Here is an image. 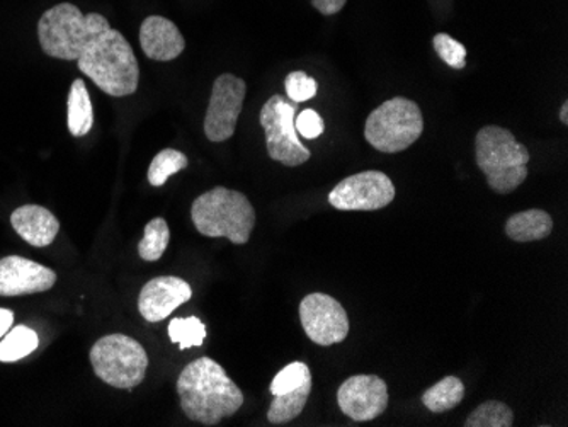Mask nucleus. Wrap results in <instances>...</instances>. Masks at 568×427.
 Returning a JSON list of instances; mask_svg holds the SVG:
<instances>
[{
  "label": "nucleus",
  "mask_w": 568,
  "mask_h": 427,
  "mask_svg": "<svg viewBox=\"0 0 568 427\" xmlns=\"http://www.w3.org/2000/svg\"><path fill=\"white\" fill-rule=\"evenodd\" d=\"M191 285L178 276H159L150 279L139 296V311L146 322H161L178 307L190 302Z\"/></svg>",
  "instance_id": "obj_14"
},
{
  "label": "nucleus",
  "mask_w": 568,
  "mask_h": 427,
  "mask_svg": "<svg viewBox=\"0 0 568 427\" xmlns=\"http://www.w3.org/2000/svg\"><path fill=\"white\" fill-rule=\"evenodd\" d=\"M337 404L349 419L368 423L388 407V387L376 375H354L341 384Z\"/></svg>",
  "instance_id": "obj_12"
},
{
  "label": "nucleus",
  "mask_w": 568,
  "mask_h": 427,
  "mask_svg": "<svg viewBox=\"0 0 568 427\" xmlns=\"http://www.w3.org/2000/svg\"><path fill=\"white\" fill-rule=\"evenodd\" d=\"M57 283V273L24 257L0 260V296L33 295L48 292Z\"/></svg>",
  "instance_id": "obj_13"
},
{
  "label": "nucleus",
  "mask_w": 568,
  "mask_h": 427,
  "mask_svg": "<svg viewBox=\"0 0 568 427\" xmlns=\"http://www.w3.org/2000/svg\"><path fill=\"white\" fill-rule=\"evenodd\" d=\"M514 413L504 401L487 400L465 420V427H510Z\"/></svg>",
  "instance_id": "obj_24"
},
{
  "label": "nucleus",
  "mask_w": 568,
  "mask_h": 427,
  "mask_svg": "<svg viewBox=\"0 0 568 427\" xmlns=\"http://www.w3.org/2000/svg\"><path fill=\"white\" fill-rule=\"evenodd\" d=\"M296 108L281 95L267 99L260 121L266 132L267 155L288 167L310 161V150L300 142L295 126Z\"/></svg>",
  "instance_id": "obj_8"
},
{
  "label": "nucleus",
  "mask_w": 568,
  "mask_h": 427,
  "mask_svg": "<svg viewBox=\"0 0 568 427\" xmlns=\"http://www.w3.org/2000/svg\"><path fill=\"white\" fill-rule=\"evenodd\" d=\"M296 132L303 136V139L314 140L324 133V120L321 114L314 110H305L295 118Z\"/></svg>",
  "instance_id": "obj_29"
},
{
  "label": "nucleus",
  "mask_w": 568,
  "mask_h": 427,
  "mask_svg": "<svg viewBox=\"0 0 568 427\" xmlns=\"http://www.w3.org/2000/svg\"><path fill=\"white\" fill-rule=\"evenodd\" d=\"M306 380H312L308 366L302 362L292 363L274 376L270 390L273 395L286 394V392L296 390Z\"/></svg>",
  "instance_id": "obj_26"
},
{
  "label": "nucleus",
  "mask_w": 568,
  "mask_h": 427,
  "mask_svg": "<svg viewBox=\"0 0 568 427\" xmlns=\"http://www.w3.org/2000/svg\"><path fill=\"white\" fill-rule=\"evenodd\" d=\"M12 322H14V314L6 308H0V337H4L9 333Z\"/></svg>",
  "instance_id": "obj_31"
},
{
  "label": "nucleus",
  "mask_w": 568,
  "mask_h": 427,
  "mask_svg": "<svg viewBox=\"0 0 568 427\" xmlns=\"http://www.w3.org/2000/svg\"><path fill=\"white\" fill-rule=\"evenodd\" d=\"M284 89L286 94L295 103H305L308 99L315 98L318 91L317 81L314 78H308L302 70L290 73L286 81H284Z\"/></svg>",
  "instance_id": "obj_28"
},
{
  "label": "nucleus",
  "mask_w": 568,
  "mask_h": 427,
  "mask_svg": "<svg viewBox=\"0 0 568 427\" xmlns=\"http://www.w3.org/2000/svg\"><path fill=\"white\" fill-rule=\"evenodd\" d=\"M560 121L564 124L568 123V101H564L560 108Z\"/></svg>",
  "instance_id": "obj_32"
},
{
  "label": "nucleus",
  "mask_w": 568,
  "mask_h": 427,
  "mask_svg": "<svg viewBox=\"0 0 568 427\" xmlns=\"http://www.w3.org/2000/svg\"><path fill=\"white\" fill-rule=\"evenodd\" d=\"M247 84L244 79L222 73L213 82L209 111L204 116V135L210 142L220 143L234 136L239 116L244 110Z\"/></svg>",
  "instance_id": "obj_10"
},
{
  "label": "nucleus",
  "mask_w": 568,
  "mask_h": 427,
  "mask_svg": "<svg viewBox=\"0 0 568 427\" xmlns=\"http://www.w3.org/2000/svg\"><path fill=\"white\" fill-rule=\"evenodd\" d=\"M38 344H40L38 334L33 329H28L24 325H19L0 343V362H19V359L31 355L37 349Z\"/></svg>",
  "instance_id": "obj_21"
},
{
  "label": "nucleus",
  "mask_w": 568,
  "mask_h": 427,
  "mask_svg": "<svg viewBox=\"0 0 568 427\" xmlns=\"http://www.w3.org/2000/svg\"><path fill=\"white\" fill-rule=\"evenodd\" d=\"M12 227L19 237L33 247H47L55 241L60 222L50 210L38 205L19 206L11 216Z\"/></svg>",
  "instance_id": "obj_16"
},
{
  "label": "nucleus",
  "mask_w": 568,
  "mask_h": 427,
  "mask_svg": "<svg viewBox=\"0 0 568 427\" xmlns=\"http://www.w3.org/2000/svg\"><path fill=\"white\" fill-rule=\"evenodd\" d=\"M395 184L382 171H365L341 181L328 194V203L341 212H376L395 200Z\"/></svg>",
  "instance_id": "obj_9"
},
{
  "label": "nucleus",
  "mask_w": 568,
  "mask_h": 427,
  "mask_svg": "<svg viewBox=\"0 0 568 427\" xmlns=\"http://www.w3.org/2000/svg\"><path fill=\"white\" fill-rule=\"evenodd\" d=\"M77 65L102 92L113 98H124L139 89L140 67L132 44L111 27L84 41Z\"/></svg>",
  "instance_id": "obj_2"
},
{
  "label": "nucleus",
  "mask_w": 568,
  "mask_h": 427,
  "mask_svg": "<svg viewBox=\"0 0 568 427\" xmlns=\"http://www.w3.org/2000/svg\"><path fill=\"white\" fill-rule=\"evenodd\" d=\"M300 321L310 340L318 346L343 343L349 334V317L343 305L325 293H312L300 304Z\"/></svg>",
  "instance_id": "obj_11"
},
{
  "label": "nucleus",
  "mask_w": 568,
  "mask_h": 427,
  "mask_svg": "<svg viewBox=\"0 0 568 427\" xmlns=\"http://www.w3.org/2000/svg\"><path fill=\"white\" fill-rule=\"evenodd\" d=\"M434 50L443 62L452 69L463 70L467 67V48L446 33H439L433 40Z\"/></svg>",
  "instance_id": "obj_27"
},
{
  "label": "nucleus",
  "mask_w": 568,
  "mask_h": 427,
  "mask_svg": "<svg viewBox=\"0 0 568 427\" xmlns=\"http://www.w3.org/2000/svg\"><path fill=\"white\" fill-rule=\"evenodd\" d=\"M554 231V218L545 210L516 213L506 223V235L514 242L544 241Z\"/></svg>",
  "instance_id": "obj_17"
},
{
  "label": "nucleus",
  "mask_w": 568,
  "mask_h": 427,
  "mask_svg": "<svg viewBox=\"0 0 568 427\" xmlns=\"http://www.w3.org/2000/svg\"><path fill=\"white\" fill-rule=\"evenodd\" d=\"M347 0H312V6L317 9L321 14L334 16L343 11Z\"/></svg>",
  "instance_id": "obj_30"
},
{
  "label": "nucleus",
  "mask_w": 568,
  "mask_h": 427,
  "mask_svg": "<svg viewBox=\"0 0 568 427\" xmlns=\"http://www.w3.org/2000/svg\"><path fill=\"white\" fill-rule=\"evenodd\" d=\"M475 159L487 177L490 190L509 194L528 180L529 150L518 139L496 124H488L475 139Z\"/></svg>",
  "instance_id": "obj_3"
},
{
  "label": "nucleus",
  "mask_w": 568,
  "mask_h": 427,
  "mask_svg": "<svg viewBox=\"0 0 568 427\" xmlns=\"http://www.w3.org/2000/svg\"><path fill=\"white\" fill-rule=\"evenodd\" d=\"M187 164H190V161H187L183 152H179V150L174 149L162 150V152H159L155 159L150 162V184L155 187L164 186L171 175L183 171V169L187 167Z\"/></svg>",
  "instance_id": "obj_23"
},
{
  "label": "nucleus",
  "mask_w": 568,
  "mask_h": 427,
  "mask_svg": "<svg viewBox=\"0 0 568 427\" xmlns=\"http://www.w3.org/2000/svg\"><path fill=\"white\" fill-rule=\"evenodd\" d=\"M171 241V232H169L168 222L164 218H153L146 223L145 235L139 244V254L143 261L161 260L164 256Z\"/></svg>",
  "instance_id": "obj_22"
},
{
  "label": "nucleus",
  "mask_w": 568,
  "mask_h": 427,
  "mask_svg": "<svg viewBox=\"0 0 568 427\" xmlns=\"http://www.w3.org/2000/svg\"><path fill=\"white\" fill-rule=\"evenodd\" d=\"M67 124L73 136H85L92 130L94 124V111H92L91 95H89L85 82L82 79H75L69 92L67 101Z\"/></svg>",
  "instance_id": "obj_18"
},
{
  "label": "nucleus",
  "mask_w": 568,
  "mask_h": 427,
  "mask_svg": "<svg viewBox=\"0 0 568 427\" xmlns=\"http://www.w3.org/2000/svg\"><path fill=\"white\" fill-rule=\"evenodd\" d=\"M110 21L98 12L82 14L70 2L48 9L38 22V40L48 57L59 60H77L84 41L98 31L110 28Z\"/></svg>",
  "instance_id": "obj_5"
},
{
  "label": "nucleus",
  "mask_w": 568,
  "mask_h": 427,
  "mask_svg": "<svg viewBox=\"0 0 568 427\" xmlns=\"http://www.w3.org/2000/svg\"><path fill=\"white\" fill-rule=\"evenodd\" d=\"M465 397V385L458 376H446L442 382L424 392L423 404L434 414L446 413L459 406Z\"/></svg>",
  "instance_id": "obj_20"
},
{
  "label": "nucleus",
  "mask_w": 568,
  "mask_h": 427,
  "mask_svg": "<svg viewBox=\"0 0 568 427\" xmlns=\"http://www.w3.org/2000/svg\"><path fill=\"white\" fill-rule=\"evenodd\" d=\"M169 337L178 344L179 349L203 346L206 327L197 317L174 318L169 324Z\"/></svg>",
  "instance_id": "obj_25"
},
{
  "label": "nucleus",
  "mask_w": 568,
  "mask_h": 427,
  "mask_svg": "<svg viewBox=\"0 0 568 427\" xmlns=\"http://www.w3.org/2000/svg\"><path fill=\"white\" fill-rule=\"evenodd\" d=\"M424 132L419 104L407 98H392L376 108L365 124V139L383 154H398L414 145Z\"/></svg>",
  "instance_id": "obj_6"
},
{
  "label": "nucleus",
  "mask_w": 568,
  "mask_h": 427,
  "mask_svg": "<svg viewBox=\"0 0 568 427\" xmlns=\"http://www.w3.org/2000/svg\"><path fill=\"white\" fill-rule=\"evenodd\" d=\"M140 44L150 60L171 62L184 52L186 40L171 19L149 16L140 28Z\"/></svg>",
  "instance_id": "obj_15"
},
{
  "label": "nucleus",
  "mask_w": 568,
  "mask_h": 427,
  "mask_svg": "<svg viewBox=\"0 0 568 427\" xmlns=\"http://www.w3.org/2000/svg\"><path fill=\"white\" fill-rule=\"evenodd\" d=\"M92 369L104 384L132 390L145 380L149 356L139 340L124 334L101 337L91 347Z\"/></svg>",
  "instance_id": "obj_7"
},
{
  "label": "nucleus",
  "mask_w": 568,
  "mask_h": 427,
  "mask_svg": "<svg viewBox=\"0 0 568 427\" xmlns=\"http://www.w3.org/2000/svg\"><path fill=\"white\" fill-rule=\"evenodd\" d=\"M312 380H306L296 390L286 394L274 395L273 404L267 410V420L271 424H286L296 419L305 409L310 394H312Z\"/></svg>",
  "instance_id": "obj_19"
},
{
  "label": "nucleus",
  "mask_w": 568,
  "mask_h": 427,
  "mask_svg": "<svg viewBox=\"0 0 568 427\" xmlns=\"http://www.w3.org/2000/svg\"><path fill=\"white\" fill-rule=\"evenodd\" d=\"M194 227L204 237H225L247 244L255 227L254 206L244 193L219 186L206 191L191 206Z\"/></svg>",
  "instance_id": "obj_4"
},
{
  "label": "nucleus",
  "mask_w": 568,
  "mask_h": 427,
  "mask_svg": "<svg viewBox=\"0 0 568 427\" xmlns=\"http://www.w3.org/2000/svg\"><path fill=\"white\" fill-rule=\"evenodd\" d=\"M181 407L187 419L204 426H216L244 406V394L215 359H194L179 375Z\"/></svg>",
  "instance_id": "obj_1"
}]
</instances>
